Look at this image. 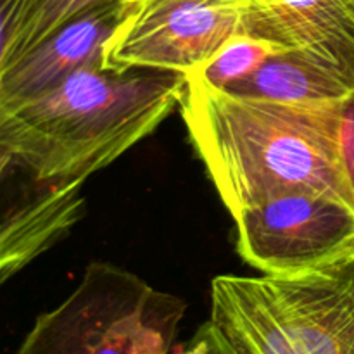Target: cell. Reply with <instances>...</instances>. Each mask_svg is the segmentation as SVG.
Masks as SVG:
<instances>
[{"instance_id":"12","label":"cell","mask_w":354,"mask_h":354,"mask_svg":"<svg viewBox=\"0 0 354 354\" xmlns=\"http://www.w3.org/2000/svg\"><path fill=\"white\" fill-rule=\"evenodd\" d=\"M106 2L109 0H30L23 33L17 40L10 59L6 64L0 66V69L9 66L17 57L31 50L35 45L50 37L57 28L68 23L69 19Z\"/></svg>"},{"instance_id":"16","label":"cell","mask_w":354,"mask_h":354,"mask_svg":"<svg viewBox=\"0 0 354 354\" xmlns=\"http://www.w3.org/2000/svg\"><path fill=\"white\" fill-rule=\"evenodd\" d=\"M149 2H152V0H123V3L128 7V9H137V7L145 6V3Z\"/></svg>"},{"instance_id":"1","label":"cell","mask_w":354,"mask_h":354,"mask_svg":"<svg viewBox=\"0 0 354 354\" xmlns=\"http://www.w3.org/2000/svg\"><path fill=\"white\" fill-rule=\"evenodd\" d=\"M337 102L254 99L187 75L180 109L192 147L232 216L292 192L325 194L354 211L337 151Z\"/></svg>"},{"instance_id":"9","label":"cell","mask_w":354,"mask_h":354,"mask_svg":"<svg viewBox=\"0 0 354 354\" xmlns=\"http://www.w3.org/2000/svg\"><path fill=\"white\" fill-rule=\"evenodd\" d=\"M242 35L299 50L354 82V0H241Z\"/></svg>"},{"instance_id":"13","label":"cell","mask_w":354,"mask_h":354,"mask_svg":"<svg viewBox=\"0 0 354 354\" xmlns=\"http://www.w3.org/2000/svg\"><path fill=\"white\" fill-rule=\"evenodd\" d=\"M337 151L354 196V88L337 102Z\"/></svg>"},{"instance_id":"15","label":"cell","mask_w":354,"mask_h":354,"mask_svg":"<svg viewBox=\"0 0 354 354\" xmlns=\"http://www.w3.org/2000/svg\"><path fill=\"white\" fill-rule=\"evenodd\" d=\"M209 348V337H207V327L203 324L192 339L175 354H207Z\"/></svg>"},{"instance_id":"10","label":"cell","mask_w":354,"mask_h":354,"mask_svg":"<svg viewBox=\"0 0 354 354\" xmlns=\"http://www.w3.org/2000/svg\"><path fill=\"white\" fill-rule=\"evenodd\" d=\"M353 88L354 82L332 66L304 52L282 50L227 90L254 99L308 104L341 100Z\"/></svg>"},{"instance_id":"7","label":"cell","mask_w":354,"mask_h":354,"mask_svg":"<svg viewBox=\"0 0 354 354\" xmlns=\"http://www.w3.org/2000/svg\"><path fill=\"white\" fill-rule=\"evenodd\" d=\"M14 189L3 190L0 227V282L17 275L54 248L82 220L83 180H40L16 166H0Z\"/></svg>"},{"instance_id":"14","label":"cell","mask_w":354,"mask_h":354,"mask_svg":"<svg viewBox=\"0 0 354 354\" xmlns=\"http://www.w3.org/2000/svg\"><path fill=\"white\" fill-rule=\"evenodd\" d=\"M207 327V337H209V348H207V354H242L228 341L227 335L216 327L211 320L206 322Z\"/></svg>"},{"instance_id":"3","label":"cell","mask_w":354,"mask_h":354,"mask_svg":"<svg viewBox=\"0 0 354 354\" xmlns=\"http://www.w3.org/2000/svg\"><path fill=\"white\" fill-rule=\"evenodd\" d=\"M211 322L242 354H354V251L294 275H220Z\"/></svg>"},{"instance_id":"8","label":"cell","mask_w":354,"mask_h":354,"mask_svg":"<svg viewBox=\"0 0 354 354\" xmlns=\"http://www.w3.org/2000/svg\"><path fill=\"white\" fill-rule=\"evenodd\" d=\"M124 14L123 0L100 3L0 69V114L45 95L80 69L102 64L104 45Z\"/></svg>"},{"instance_id":"2","label":"cell","mask_w":354,"mask_h":354,"mask_svg":"<svg viewBox=\"0 0 354 354\" xmlns=\"http://www.w3.org/2000/svg\"><path fill=\"white\" fill-rule=\"evenodd\" d=\"M187 75L80 69L45 95L0 114V166L40 180H83L113 165L180 106Z\"/></svg>"},{"instance_id":"6","label":"cell","mask_w":354,"mask_h":354,"mask_svg":"<svg viewBox=\"0 0 354 354\" xmlns=\"http://www.w3.org/2000/svg\"><path fill=\"white\" fill-rule=\"evenodd\" d=\"M237 35H242L241 0H152L127 7L104 45L102 66L189 75Z\"/></svg>"},{"instance_id":"4","label":"cell","mask_w":354,"mask_h":354,"mask_svg":"<svg viewBox=\"0 0 354 354\" xmlns=\"http://www.w3.org/2000/svg\"><path fill=\"white\" fill-rule=\"evenodd\" d=\"M185 311L182 297L92 261L62 303L35 318L16 354H169Z\"/></svg>"},{"instance_id":"5","label":"cell","mask_w":354,"mask_h":354,"mask_svg":"<svg viewBox=\"0 0 354 354\" xmlns=\"http://www.w3.org/2000/svg\"><path fill=\"white\" fill-rule=\"evenodd\" d=\"M232 218L239 256L261 275H294L354 251V211L325 194H286Z\"/></svg>"},{"instance_id":"11","label":"cell","mask_w":354,"mask_h":354,"mask_svg":"<svg viewBox=\"0 0 354 354\" xmlns=\"http://www.w3.org/2000/svg\"><path fill=\"white\" fill-rule=\"evenodd\" d=\"M282 50L286 48L268 40H261L251 35H237L227 41L209 61L189 75L197 76L216 88L227 90L251 76L263 62Z\"/></svg>"}]
</instances>
